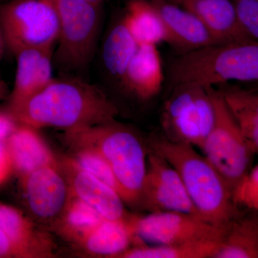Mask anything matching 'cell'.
I'll return each mask as SVG.
<instances>
[{
    "instance_id": "1",
    "label": "cell",
    "mask_w": 258,
    "mask_h": 258,
    "mask_svg": "<svg viewBox=\"0 0 258 258\" xmlns=\"http://www.w3.org/2000/svg\"><path fill=\"white\" fill-rule=\"evenodd\" d=\"M18 124L64 132L115 121L119 110L101 88L79 78L55 79L18 106L5 108Z\"/></svg>"
},
{
    "instance_id": "2",
    "label": "cell",
    "mask_w": 258,
    "mask_h": 258,
    "mask_svg": "<svg viewBox=\"0 0 258 258\" xmlns=\"http://www.w3.org/2000/svg\"><path fill=\"white\" fill-rule=\"evenodd\" d=\"M147 144L177 171L194 207L205 221L227 227L243 214L232 202L231 190L220 173L195 147L155 133L149 136Z\"/></svg>"
},
{
    "instance_id": "3",
    "label": "cell",
    "mask_w": 258,
    "mask_h": 258,
    "mask_svg": "<svg viewBox=\"0 0 258 258\" xmlns=\"http://www.w3.org/2000/svg\"><path fill=\"white\" fill-rule=\"evenodd\" d=\"M64 139L71 147H88L99 153L111 168L123 201L139 208L148 146H144L138 134L115 120L64 132Z\"/></svg>"
},
{
    "instance_id": "4",
    "label": "cell",
    "mask_w": 258,
    "mask_h": 258,
    "mask_svg": "<svg viewBox=\"0 0 258 258\" xmlns=\"http://www.w3.org/2000/svg\"><path fill=\"white\" fill-rule=\"evenodd\" d=\"M170 90L183 83L204 87L258 80V42L215 44L178 54L166 71Z\"/></svg>"
},
{
    "instance_id": "5",
    "label": "cell",
    "mask_w": 258,
    "mask_h": 258,
    "mask_svg": "<svg viewBox=\"0 0 258 258\" xmlns=\"http://www.w3.org/2000/svg\"><path fill=\"white\" fill-rule=\"evenodd\" d=\"M58 16L56 64L69 72L87 68L92 59L101 25V6L86 0H53Z\"/></svg>"
},
{
    "instance_id": "6",
    "label": "cell",
    "mask_w": 258,
    "mask_h": 258,
    "mask_svg": "<svg viewBox=\"0 0 258 258\" xmlns=\"http://www.w3.org/2000/svg\"><path fill=\"white\" fill-rule=\"evenodd\" d=\"M58 28L53 0H9L0 4V32L15 55L25 49L53 51Z\"/></svg>"
},
{
    "instance_id": "7",
    "label": "cell",
    "mask_w": 258,
    "mask_h": 258,
    "mask_svg": "<svg viewBox=\"0 0 258 258\" xmlns=\"http://www.w3.org/2000/svg\"><path fill=\"white\" fill-rule=\"evenodd\" d=\"M169 91L161 111V134L172 142L201 149L215 121L208 89L197 83H183Z\"/></svg>"
},
{
    "instance_id": "8",
    "label": "cell",
    "mask_w": 258,
    "mask_h": 258,
    "mask_svg": "<svg viewBox=\"0 0 258 258\" xmlns=\"http://www.w3.org/2000/svg\"><path fill=\"white\" fill-rule=\"evenodd\" d=\"M215 108V121L201 150L231 190L250 169L254 155L242 135L221 93L217 88L206 87Z\"/></svg>"
},
{
    "instance_id": "9",
    "label": "cell",
    "mask_w": 258,
    "mask_h": 258,
    "mask_svg": "<svg viewBox=\"0 0 258 258\" xmlns=\"http://www.w3.org/2000/svg\"><path fill=\"white\" fill-rule=\"evenodd\" d=\"M128 222L137 243L149 245L221 240L227 227H217L196 215L179 212L130 215Z\"/></svg>"
},
{
    "instance_id": "10",
    "label": "cell",
    "mask_w": 258,
    "mask_h": 258,
    "mask_svg": "<svg viewBox=\"0 0 258 258\" xmlns=\"http://www.w3.org/2000/svg\"><path fill=\"white\" fill-rule=\"evenodd\" d=\"M19 180L29 213L52 228L63 216L72 196L57 159Z\"/></svg>"
},
{
    "instance_id": "11",
    "label": "cell",
    "mask_w": 258,
    "mask_h": 258,
    "mask_svg": "<svg viewBox=\"0 0 258 258\" xmlns=\"http://www.w3.org/2000/svg\"><path fill=\"white\" fill-rule=\"evenodd\" d=\"M139 209L149 213L179 212L201 217L190 200L177 171L149 146L147 171Z\"/></svg>"
},
{
    "instance_id": "12",
    "label": "cell",
    "mask_w": 258,
    "mask_h": 258,
    "mask_svg": "<svg viewBox=\"0 0 258 258\" xmlns=\"http://www.w3.org/2000/svg\"><path fill=\"white\" fill-rule=\"evenodd\" d=\"M57 159L73 196L87 204L106 220H128L130 214L115 189L83 169L71 156H57Z\"/></svg>"
},
{
    "instance_id": "13",
    "label": "cell",
    "mask_w": 258,
    "mask_h": 258,
    "mask_svg": "<svg viewBox=\"0 0 258 258\" xmlns=\"http://www.w3.org/2000/svg\"><path fill=\"white\" fill-rule=\"evenodd\" d=\"M149 3L162 19L169 38L168 44L179 53L220 44L196 15L182 7L164 0H151Z\"/></svg>"
},
{
    "instance_id": "14",
    "label": "cell",
    "mask_w": 258,
    "mask_h": 258,
    "mask_svg": "<svg viewBox=\"0 0 258 258\" xmlns=\"http://www.w3.org/2000/svg\"><path fill=\"white\" fill-rule=\"evenodd\" d=\"M64 240L86 254L96 257L117 258L129 247L138 244L128 220H103Z\"/></svg>"
},
{
    "instance_id": "15",
    "label": "cell",
    "mask_w": 258,
    "mask_h": 258,
    "mask_svg": "<svg viewBox=\"0 0 258 258\" xmlns=\"http://www.w3.org/2000/svg\"><path fill=\"white\" fill-rule=\"evenodd\" d=\"M53 51L25 49L15 55L14 86L8 97L6 108L18 106L46 87L54 79Z\"/></svg>"
},
{
    "instance_id": "16",
    "label": "cell",
    "mask_w": 258,
    "mask_h": 258,
    "mask_svg": "<svg viewBox=\"0 0 258 258\" xmlns=\"http://www.w3.org/2000/svg\"><path fill=\"white\" fill-rule=\"evenodd\" d=\"M164 79L157 45H141L129 62L120 86L139 101L146 103L159 94Z\"/></svg>"
},
{
    "instance_id": "17",
    "label": "cell",
    "mask_w": 258,
    "mask_h": 258,
    "mask_svg": "<svg viewBox=\"0 0 258 258\" xmlns=\"http://www.w3.org/2000/svg\"><path fill=\"white\" fill-rule=\"evenodd\" d=\"M180 6L196 15L220 44L252 42L237 23L231 0H181Z\"/></svg>"
},
{
    "instance_id": "18",
    "label": "cell",
    "mask_w": 258,
    "mask_h": 258,
    "mask_svg": "<svg viewBox=\"0 0 258 258\" xmlns=\"http://www.w3.org/2000/svg\"><path fill=\"white\" fill-rule=\"evenodd\" d=\"M37 130L28 125L18 124L5 142L13 172L18 178L57 161V155Z\"/></svg>"
},
{
    "instance_id": "19",
    "label": "cell",
    "mask_w": 258,
    "mask_h": 258,
    "mask_svg": "<svg viewBox=\"0 0 258 258\" xmlns=\"http://www.w3.org/2000/svg\"><path fill=\"white\" fill-rule=\"evenodd\" d=\"M0 229L15 243L35 249L43 258L55 257V244L50 236L15 207L0 203Z\"/></svg>"
},
{
    "instance_id": "20",
    "label": "cell",
    "mask_w": 258,
    "mask_h": 258,
    "mask_svg": "<svg viewBox=\"0 0 258 258\" xmlns=\"http://www.w3.org/2000/svg\"><path fill=\"white\" fill-rule=\"evenodd\" d=\"M252 154L258 152V94L230 83L217 86Z\"/></svg>"
},
{
    "instance_id": "21",
    "label": "cell",
    "mask_w": 258,
    "mask_h": 258,
    "mask_svg": "<svg viewBox=\"0 0 258 258\" xmlns=\"http://www.w3.org/2000/svg\"><path fill=\"white\" fill-rule=\"evenodd\" d=\"M257 212L242 214L227 226L213 258H257Z\"/></svg>"
},
{
    "instance_id": "22",
    "label": "cell",
    "mask_w": 258,
    "mask_h": 258,
    "mask_svg": "<svg viewBox=\"0 0 258 258\" xmlns=\"http://www.w3.org/2000/svg\"><path fill=\"white\" fill-rule=\"evenodd\" d=\"M122 18L139 45L168 43L165 25L157 10L149 2L128 0Z\"/></svg>"
},
{
    "instance_id": "23",
    "label": "cell",
    "mask_w": 258,
    "mask_h": 258,
    "mask_svg": "<svg viewBox=\"0 0 258 258\" xmlns=\"http://www.w3.org/2000/svg\"><path fill=\"white\" fill-rule=\"evenodd\" d=\"M138 47L123 18L112 25L103 42L102 60L107 74L119 86Z\"/></svg>"
},
{
    "instance_id": "24",
    "label": "cell",
    "mask_w": 258,
    "mask_h": 258,
    "mask_svg": "<svg viewBox=\"0 0 258 258\" xmlns=\"http://www.w3.org/2000/svg\"><path fill=\"white\" fill-rule=\"evenodd\" d=\"M220 240H200L184 243L137 244L117 258H213Z\"/></svg>"
},
{
    "instance_id": "25",
    "label": "cell",
    "mask_w": 258,
    "mask_h": 258,
    "mask_svg": "<svg viewBox=\"0 0 258 258\" xmlns=\"http://www.w3.org/2000/svg\"><path fill=\"white\" fill-rule=\"evenodd\" d=\"M72 149L70 156L83 169L109 185L120 195L119 186L111 168L99 153L88 147H72Z\"/></svg>"
},
{
    "instance_id": "26",
    "label": "cell",
    "mask_w": 258,
    "mask_h": 258,
    "mask_svg": "<svg viewBox=\"0 0 258 258\" xmlns=\"http://www.w3.org/2000/svg\"><path fill=\"white\" fill-rule=\"evenodd\" d=\"M232 200L239 209L258 210V165L251 167L232 190Z\"/></svg>"
},
{
    "instance_id": "27",
    "label": "cell",
    "mask_w": 258,
    "mask_h": 258,
    "mask_svg": "<svg viewBox=\"0 0 258 258\" xmlns=\"http://www.w3.org/2000/svg\"><path fill=\"white\" fill-rule=\"evenodd\" d=\"M237 23L252 42L258 40V0H231Z\"/></svg>"
},
{
    "instance_id": "28",
    "label": "cell",
    "mask_w": 258,
    "mask_h": 258,
    "mask_svg": "<svg viewBox=\"0 0 258 258\" xmlns=\"http://www.w3.org/2000/svg\"><path fill=\"white\" fill-rule=\"evenodd\" d=\"M0 258H43L35 249L15 243L0 229Z\"/></svg>"
},
{
    "instance_id": "29",
    "label": "cell",
    "mask_w": 258,
    "mask_h": 258,
    "mask_svg": "<svg viewBox=\"0 0 258 258\" xmlns=\"http://www.w3.org/2000/svg\"><path fill=\"white\" fill-rule=\"evenodd\" d=\"M14 174L11 159L5 142H0V186L9 181Z\"/></svg>"
},
{
    "instance_id": "30",
    "label": "cell",
    "mask_w": 258,
    "mask_h": 258,
    "mask_svg": "<svg viewBox=\"0 0 258 258\" xmlns=\"http://www.w3.org/2000/svg\"><path fill=\"white\" fill-rule=\"evenodd\" d=\"M18 123L5 110L0 111V142H5L18 127Z\"/></svg>"
},
{
    "instance_id": "31",
    "label": "cell",
    "mask_w": 258,
    "mask_h": 258,
    "mask_svg": "<svg viewBox=\"0 0 258 258\" xmlns=\"http://www.w3.org/2000/svg\"><path fill=\"white\" fill-rule=\"evenodd\" d=\"M10 92V91L8 83L3 80L0 79V101L8 98Z\"/></svg>"
},
{
    "instance_id": "32",
    "label": "cell",
    "mask_w": 258,
    "mask_h": 258,
    "mask_svg": "<svg viewBox=\"0 0 258 258\" xmlns=\"http://www.w3.org/2000/svg\"><path fill=\"white\" fill-rule=\"evenodd\" d=\"M144 1H151V0H144ZM164 1L169 2V3H173V4H175L177 5H181V0H164Z\"/></svg>"
},
{
    "instance_id": "33",
    "label": "cell",
    "mask_w": 258,
    "mask_h": 258,
    "mask_svg": "<svg viewBox=\"0 0 258 258\" xmlns=\"http://www.w3.org/2000/svg\"><path fill=\"white\" fill-rule=\"evenodd\" d=\"M86 1L90 2V3H92L93 4L101 5L102 3H103L105 0H86Z\"/></svg>"
},
{
    "instance_id": "34",
    "label": "cell",
    "mask_w": 258,
    "mask_h": 258,
    "mask_svg": "<svg viewBox=\"0 0 258 258\" xmlns=\"http://www.w3.org/2000/svg\"><path fill=\"white\" fill-rule=\"evenodd\" d=\"M3 37H2L1 32H0V54H1L2 43H3Z\"/></svg>"
}]
</instances>
